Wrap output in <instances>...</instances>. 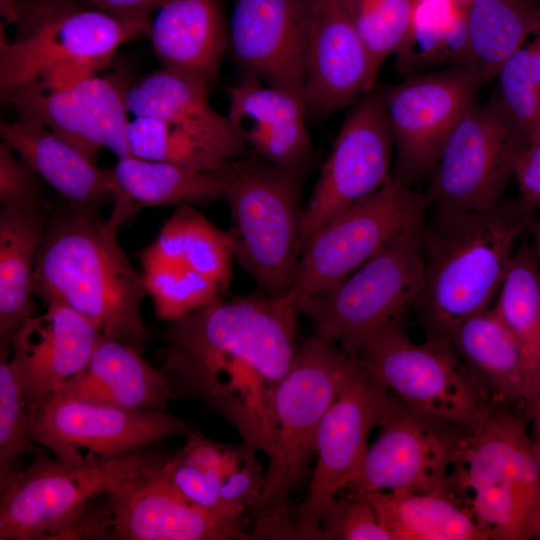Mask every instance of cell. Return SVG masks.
I'll return each mask as SVG.
<instances>
[{"mask_svg": "<svg viewBox=\"0 0 540 540\" xmlns=\"http://www.w3.org/2000/svg\"><path fill=\"white\" fill-rule=\"evenodd\" d=\"M297 300L288 291L221 299L170 321L164 365L171 391L201 400L268 459L275 449L273 403L294 363Z\"/></svg>", "mask_w": 540, "mask_h": 540, "instance_id": "1", "label": "cell"}, {"mask_svg": "<svg viewBox=\"0 0 540 540\" xmlns=\"http://www.w3.org/2000/svg\"><path fill=\"white\" fill-rule=\"evenodd\" d=\"M535 211L520 197L486 211L435 210L421 240L423 285L413 312L426 338L450 339L491 307Z\"/></svg>", "mask_w": 540, "mask_h": 540, "instance_id": "2", "label": "cell"}, {"mask_svg": "<svg viewBox=\"0 0 540 540\" xmlns=\"http://www.w3.org/2000/svg\"><path fill=\"white\" fill-rule=\"evenodd\" d=\"M101 217L79 219L69 211L49 220L38 249L33 295L64 304L89 320L101 336L142 353L147 333L141 304L145 279Z\"/></svg>", "mask_w": 540, "mask_h": 540, "instance_id": "3", "label": "cell"}, {"mask_svg": "<svg viewBox=\"0 0 540 540\" xmlns=\"http://www.w3.org/2000/svg\"><path fill=\"white\" fill-rule=\"evenodd\" d=\"M16 25L1 31V98L26 85L64 89L107 67L117 49L149 28L120 20L83 0H1Z\"/></svg>", "mask_w": 540, "mask_h": 540, "instance_id": "4", "label": "cell"}, {"mask_svg": "<svg viewBox=\"0 0 540 540\" xmlns=\"http://www.w3.org/2000/svg\"><path fill=\"white\" fill-rule=\"evenodd\" d=\"M528 421L494 403L452 465L447 490L487 540H540V455Z\"/></svg>", "mask_w": 540, "mask_h": 540, "instance_id": "5", "label": "cell"}, {"mask_svg": "<svg viewBox=\"0 0 540 540\" xmlns=\"http://www.w3.org/2000/svg\"><path fill=\"white\" fill-rule=\"evenodd\" d=\"M309 167L246 157L224 198L234 257L267 295L291 289L301 252V197Z\"/></svg>", "mask_w": 540, "mask_h": 540, "instance_id": "6", "label": "cell"}, {"mask_svg": "<svg viewBox=\"0 0 540 540\" xmlns=\"http://www.w3.org/2000/svg\"><path fill=\"white\" fill-rule=\"evenodd\" d=\"M426 216L331 289L298 302L317 335L348 353L375 332L404 326L421 294V240Z\"/></svg>", "mask_w": 540, "mask_h": 540, "instance_id": "7", "label": "cell"}, {"mask_svg": "<svg viewBox=\"0 0 540 540\" xmlns=\"http://www.w3.org/2000/svg\"><path fill=\"white\" fill-rule=\"evenodd\" d=\"M354 366L353 354L317 334L298 348L274 397L275 449L252 508L255 519L288 514L287 498L315 455L319 425Z\"/></svg>", "mask_w": 540, "mask_h": 540, "instance_id": "8", "label": "cell"}, {"mask_svg": "<svg viewBox=\"0 0 540 540\" xmlns=\"http://www.w3.org/2000/svg\"><path fill=\"white\" fill-rule=\"evenodd\" d=\"M167 456L150 447L71 464L39 453L0 487V540L66 539L98 498Z\"/></svg>", "mask_w": 540, "mask_h": 540, "instance_id": "9", "label": "cell"}, {"mask_svg": "<svg viewBox=\"0 0 540 540\" xmlns=\"http://www.w3.org/2000/svg\"><path fill=\"white\" fill-rule=\"evenodd\" d=\"M350 354L403 403L466 432L496 403L450 339L415 343L404 326H391L370 335Z\"/></svg>", "mask_w": 540, "mask_h": 540, "instance_id": "10", "label": "cell"}, {"mask_svg": "<svg viewBox=\"0 0 540 540\" xmlns=\"http://www.w3.org/2000/svg\"><path fill=\"white\" fill-rule=\"evenodd\" d=\"M233 257L226 232L195 207H177L141 257L157 317L172 321L220 300Z\"/></svg>", "mask_w": 540, "mask_h": 540, "instance_id": "11", "label": "cell"}, {"mask_svg": "<svg viewBox=\"0 0 540 540\" xmlns=\"http://www.w3.org/2000/svg\"><path fill=\"white\" fill-rule=\"evenodd\" d=\"M527 143L493 95L477 103L451 133L429 176L428 205L445 211L492 209L503 199Z\"/></svg>", "mask_w": 540, "mask_h": 540, "instance_id": "12", "label": "cell"}, {"mask_svg": "<svg viewBox=\"0 0 540 540\" xmlns=\"http://www.w3.org/2000/svg\"><path fill=\"white\" fill-rule=\"evenodd\" d=\"M165 410L129 409L55 390L31 413V439L71 464L109 459L188 434Z\"/></svg>", "mask_w": 540, "mask_h": 540, "instance_id": "13", "label": "cell"}, {"mask_svg": "<svg viewBox=\"0 0 540 540\" xmlns=\"http://www.w3.org/2000/svg\"><path fill=\"white\" fill-rule=\"evenodd\" d=\"M428 207L424 194L392 182L327 223L301 250L289 290L297 304L343 281Z\"/></svg>", "mask_w": 540, "mask_h": 540, "instance_id": "14", "label": "cell"}, {"mask_svg": "<svg viewBox=\"0 0 540 540\" xmlns=\"http://www.w3.org/2000/svg\"><path fill=\"white\" fill-rule=\"evenodd\" d=\"M482 86L465 63L380 88L395 142L392 182L413 187L431 175Z\"/></svg>", "mask_w": 540, "mask_h": 540, "instance_id": "15", "label": "cell"}, {"mask_svg": "<svg viewBox=\"0 0 540 540\" xmlns=\"http://www.w3.org/2000/svg\"><path fill=\"white\" fill-rule=\"evenodd\" d=\"M351 106L303 209L301 250L327 223L392 183L395 142L381 89Z\"/></svg>", "mask_w": 540, "mask_h": 540, "instance_id": "16", "label": "cell"}, {"mask_svg": "<svg viewBox=\"0 0 540 540\" xmlns=\"http://www.w3.org/2000/svg\"><path fill=\"white\" fill-rule=\"evenodd\" d=\"M380 433L342 491L447 490L452 465L468 432L419 412L391 393Z\"/></svg>", "mask_w": 540, "mask_h": 540, "instance_id": "17", "label": "cell"}, {"mask_svg": "<svg viewBox=\"0 0 540 540\" xmlns=\"http://www.w3.org/2000/svg\"><path fill=\"white\" fill-rule=\"evenodd\" d=\"M390 400L391 392L355 358L351 374L319 425L309 491L292 520L294 539L324 540L322 514L360 466L369 434L383 419Z\"/></svg>", "mask_w": 540, "mask_h": 540, "instance_id": "18", "label": "cell"}, {"mask_svg": "<svg viewBox=\"0 0 540 540\" xmlns=\"http://www.w3.org/2000/svg\"><path fill=\"white\" fill-rule=\"evenodd\" d=\"M314 0H233L229 49L240 75L303 100Z\"/></svg>", "mask_w": 540, "mask_h": 540, "instance_id": "19", "label": "cell"}, {"mask_svg": "<svg viewBox=\"0 0 540 540\" xmlns=\"http://www.w3.org/2000/svg\"><path fill=\"white\" fill-rule=\"evenodd\" d=\"M164 460L123 479L108 492L114 538L257 539L246 531L245 519L212 513L186 499L166 476Z\"/></svg>", "mask_w": 540, "mask_h": 540, "instance_id": "20", "label": "cell"}, {"mask_svg": "<svg viewBox=\"0 0 540 540\" xmlns=\"http://www.w3.org/2000/svg\"><path fill=\"white\" fill-rule=\"evenodd\" d=\"M376 75L355 25L351 0H314L303 102L323 119L375 87Z\"/></svg>", "mask_w": 540, "mask_h": 540, "instance_id": "21", "label": "cell"}, {"mask_svg": "<svg viewBox=\"0 0 540 540\" xmlns=\"http://www.w3.org/2000/svg\"><path fill=\"white\" fill-rule=\"evenodd\" d=\"M10 339V356L24 382L30 413L88 363L102 337L86 318L68 306L49 302Z\"/></svg>", "mask_w": 540, "mask_h": 540, "instance_id": "22", "label": "cell"}, {"mask_svg": "<svg viewBox=\"0 0 540 540\" xmlns=\"http://www.w3.org/2000/svg\"><path fill=\"white\" fill-rule=\"evenodd\" d=\"M225 90L227 118L259 158L279 167H310L313 148L300 97L245 74Z\"/></svg>", "mask_w": 540, "mask_h": 540, "instance_id": "23", "label": "cell"}, {"mask_svg": "<svg viewBox=\"0 0 540 540\" xmlns=\"http://www.w3.org/2000/svg\"><path fill=\"white\" fill-rule=\"evenodd\" d=\"M0 136L64 198L74 217L95 219L104 205L113 204L116 185L112 169L99 167L41 123L24 117L2 121Z\"/></svg>", "mask_w": 540, "mask_h": 540, "instance_id": "24", "label": "cell"}, {"mask_svg": "<svg viewBox=\"0 0 540 540\" xmlns=\"http://www.w3.org/2000/svg\"><path fill=\"white\" fill-rule=\"evenodd\" d=\"M210 90L174 71L162 68L131 82L126 108L133 116H150L179 129L225 164L247 156V145L227 116L209 103Z\"/></svg>", "mask_w": 540, "mask_h": 540, "instance_id": "25", "label": "cell"}, {"mask_svg": "<svg viewBox=\"0 0 540 540\" xmlns=\"http://www.w3.org/2000/svg\"><path fill=\"white\" fill-rule=\"evenodd\" d=\"M148 34L163 68L211 89L229 50L223 0H164Z\"/></svg>", "mask_w": 540, "mask_h": 540, "instance_id": "26", "label": "cell"}, {"mask_svg": "<svg viewBox=\"0 0 540 540\" xmlns=\"http://www.w3.org/2000/svg\"><path fill=\"white\" fill-rule=\"evenodd\" d=\"M246 157L209 171L136 157L118 159L112 169L116 194L108 221L118 228L143 208L195 207L224 198Z\"/></svg>", "mask_w": 540, "mask_h": 540, "instance_id": "27", "label": "cell"}, {"mask_svg": "<svg viewBox=\"0 0 540 540\" xmlns=\"http://www.w3.org/2000/svg\"><path fill=\"white\" fill-rule=\"evenodd\" d=\"M56 390L129 409L165 410L174 397L162 369L133 347L103 336L86 366Z\"/></svg>", "mask_w": 540, "mask_h": 540, "instance_id": "28", "label": "cell"}, {"mask_svg": "<svg viewBox=\"0 0 540 540\" xmlns=\"http://www.w3.org/2000/svg\"><path fill=\"white\" fill-rule=\"evenodd\" d=\"M48 222L44 200L0 206V346L36 315L32 278Z\"/></svg>", "mask_w": 540, "mask_h": 540, "instance_id": "29", "label": "cell"}, {"mask_svg": "<svg viewBox=\"0 0 540 540\" xmlns=\"http://www.w3.org/2000/svg\"><path fill=\"white\" fill-rule=\"evenodd\" d=\"M450 340L459 358L494 402L526 414L528 377L524 359L493 306L462 322Z\"/></svg>", "mask_w": 540, "mask_h": 540, "instance_id": "30", "label": "cell"}, {"mask_svg": "<svg viewBox=\"0 0 540 540\" xmlns=\"http://www.w3.org/2000/svg\"><path fill=\"white\" fill-rule=\"evenodd\" d=\"M359 495L371 504L392 540H487L448 490Z\"/></svg>", "mask_w": 540, "mask_h": 540, "instance_id": "31", "label": "cell"}, {"mask_svg": "<svg viewBox=\"0 0 540 540\" xmlns=\"http://www.w3.org/2000/svg\"><path fill=\"white\" fill-rule=\"evenodd\" d=\"M468 0H416L410 26L395 51L404 78L465 64Z\"/></svg>", "mask_w": 540, "mask_h": 540, "instance_id": "32", "label": "cell"}, {"mask_svg": "<svg viewBox=\"0 0 540 540\" xmlns=\"http://www.w3.org/2000/svg\"><path fill=\"white\" fill-rule=\"evenodd\" d=\"M467 65L484 85L540 32V0H468Z\"/></svg>", "mask_w": 540, "mask_h": 540, "instance_id": "33", "label": "cell"}, {"mask_svg": "<svg viewBox=\"0 0 540 540\" xmlns=\"http://www.w3.org/2000/svg\"><path fill=\"white\" fill-rule=\"evenodd\" d=\"M515 338L526 367V415L540 396V262L530 241L514 251L493 306Z\"/></svg>", "mask_w": 540, "mask_h": 540, "instance_id": "34", "label": "cell"}, {"mask_svg": "<svg viewBox=\"0 0 540 540\" xmlns=\"http://www.w3.org/2000/svg\"><path fill=\"white\" fill-rule=\"evenodd\" d=\"M126 70L92 75L71 86L77 113L89 142L108 148L118 159L132 157L127 143L126 93L131 84Z\"/></svg>", "mask_w": 540, "mask_h": 540, "instance_id": "35", "label": "cell"}, {"mask_svg": "<svg viewBox=\"0 0 540 540\" xmlns=\"http://www.w3.org/2000/svg\"><path fill=\"white\" fill-rule=\"evenodd\" d=\"M29 419L21 372L10 346L0 347V487L20 471L23 456L42 452L30 437Z\"/></svg>", "mask_w": 540, "mask_h": 540, "instance_id": "36", "label": "cell"}, {"mask_svg": "<svg viewBox=\"0 0 540 540\" xmlns=\"http://www.w3.org/2000/svg\"><path fill=\"white\" fill-rule=\"evenodd\" d=\"M126 134L132 157L195 171L217 170L231 164L223 163L185 133L159 118L134 116L128 123Z\"/></svg>", "mask_w": 540, "mask_h": 540, "instance_id": "37", "label": "cell"}, {"mask_svg": "<svg viewBox=\"0 0 540 540\" xmlns=\"http://www.w3.org/2000/svg\"><path fill=\"white\" fill-rule=\"evenodd\" d=\"M354 21L377 76L384 61L402 42L416 0H351Z\"/></svg>", "mask_w": 540, "mask_h": 540, "instance_id": "38", "label": "cell"}, {"mask_svg": "<svg viewBox=\"0 0 540 540\" xmlns=\"http://www.w3.org/2000/svg\"><path fill=\"white\" fill-rule=\"evenodd\" d=\"M492 94L508 119L529 139L540 135V91L528 69L526 46L509 57Z\"/></svg>", "mask_w": 540, "mask_h": 540, "instance_id": "39", "label": "cell"}, {"mask_svg": "<svg viewBox=\"0 0 540 540\" xmlns=\"http://www.w3.org/2000/svg\"><path fill=\"white\" fill-rule=\"evenodd\" d=\"M320 529L325 540H392L367 499L347 493L325 508Z\"/></svg>", "mask_w": 540, "mask_h": 540, "instance_id": "40", "label": "cell"}, {"mask_svg": "<svg viewBox=\"0 0 540 540\" xmlns=\"http://www.w3.org/2000/svg\"><path fill=\"white\" fill-rule=\"evenodd\" d=\"M173 486L190 502L212 513L244 519L230 508L220 495V482L205 471L187 463L176 453L168 455L162 464Z\"/></svg>", "mask_w": 540, "mask_h": 540, "instance_id": "41", "label": "cell"}, {"mask_svg": "<svg viewBox=\"0 0 540 540\" xmlns=\"http://www.w3.org/2000/svg\"><path fill=\"white\" fill-rule=\"evenodd\" d=\"M248 445L232 447L215 442L199 432H189L183 446L175 452L187 463L221 482L242 463Z\"/></svg>", "mask_w": 540, "mask_h": 540, "instance_id": "42", "label": "cell"}, {"mask_svg": "<svg viewBox=\"0 0 540 540\" xmlns=\"http://www.w3.org/2000/svg\"><path fill=\"white\" fill-rule=\"evenodd\" d=\"M36 172L6 143H0V205L43 201Z\"/></svg>", "mask_w": 540, "mask_h": 540, "instance_id": "43", "label": "cell"}, {"mask_svg": "<svg viewBox=\"0 0 540 540\" xmlns=\"http://www.w3.org/2000/svg\"><path fill=\"white\" fill-rule=\"evenodd\" d=\"M256 452L249 446L240 466L221 482L219 488L224 502L240 516L247 508L255 506L264 485L265 471Z\"/></svg>", "mask_w": 540, "mask_h": 540, "instance_id": "44", "label": "cell"}, {"mask_svg": "<svg viewBox=\"0 0 540 540\" xmlns=\"http://www.w3.org/2000/svg\"><path fill=\"white\" fill-rule=\"evenodd\" d=\"M519 197L535 212L540 211V135L528 140L514 172Z\"/></svg>", "mask_w": 540, "mask_h": 540, "instance_id": "45", "label": "cell"}, {"mask_svg": "<svg viewBox=\"0 0 540 540\" xmlns=\"http://www.w3.org/2000/svg\"><path fill=\"white\" fill-rule=\"evenodd\" d=\"M120 20L149 28L151 17L164 0H83Z\"/></svg>", "mask_w": 540, "mask_h": 540, "instance_id": "46", "label": "cell"}, {"mask_svg": "<svg viewBox=\"0 0 540 540\" xmlns=\"http://www.w3.org/2000/svg\"><path fill=\"white\" fill-rule=\"evenodd\" d=\"M527 63L531 77L540 91V32L534 35L528 44Z\"/></svg>", "mask_w": 540, "mask_h": 540, "instance_id": "47", "label": "cell"}, {"mask_svg": "<svg viewBox=\"0 0 540 540\" xmlns=\"http://www.w3.org/2000/svg\"><path fill=\"white\" fill-rule=\"evenodd\" d=\"M526 232L529 234L531 244L540 262V214L535 212L528 222Z\"/></svg>", "mask_w": 540, "mask_h": 540, "instance_id": "48", "label": "cell"}, {"mask_svg": "<svg viewBox=\"0 0 540 540\" xmlns=\"http://www.w3.org/2000/svg\"><path fill=\"white\" fill-rule=\"evenodd\" d=\"M531 420V436L540 455V396L537 399L529 416Z\"/></svg>", "mask_w": 540, "mask_h": 540, "instance_id": "49", "label": "cell"}]
</instances>
